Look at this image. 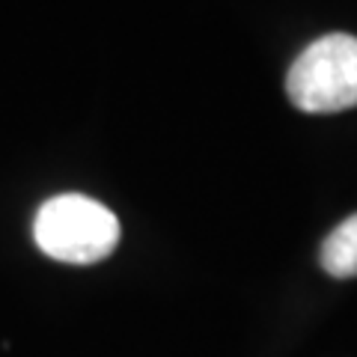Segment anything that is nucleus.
Segmentation results:
<instances>
[{"label":"nucleus","mask_w":357,"mask_h":357,"mask_svg":"<svg viewBox=\"0 0 357 357\" xmlns=\"http://www.w3.org/2000/svg\"><path fill=\"white\" fill-rule=\"evenodd\" d=\"M286 93L304 114H340L357 107V36L328 33L298 54Z\"/></svg>","instance_id":"obj_2"},{"label":"nucleus","mask_w":357,"mask_h":357,"mask_svg":"<svg viewBox=\"0 0 357 357\" xmlns=\"http://www.w3.org/2000/svg\"><path fill=\"white\" fill-rule=\"evenodd\" d=\"M319 262L331 277H340V280L357 277V215L345 218L340 227L331 229V236L321 241Z\"/></svg>","instance_id":"obj_3"},{"label":"nucleus","mask_w":357,"mask_h":357,"mask_svg":"<svg viewBox=\"0 0 357 357\" xmlns=\"http://www.w3.org/2000/svg\"><path fill=\"white\" fill-rule=\"evenodd\" d=\"M119 236L122 232L114 211L84 194L48 199L33 220V238L39 250L69 265H93L107 259L116 250Z\"/></svg>","instance_id":"obj_1"}]
</instances>
